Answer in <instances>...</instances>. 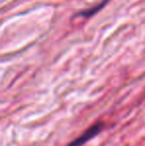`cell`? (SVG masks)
Returning a JSON list of instances; mask_svg holds the SVG:
<instances>
[{
	"label": "cell",
	"instance_id": "obj_1",
	"mask_svg": "<svg viewBox=\"0 0 145 146\" xmlns=\"http://www.w3.org/2000/svg\"><path fill=\"white\" fill-rule=\"evenodd\" d=\"M101 127H103V123L97 122L95 123L93 125H91L89 128H87L81 136L77 137L75 140H73V142H71L69 146H81L83 144H85L87 140L91 139L93 136L99 133V131L101 130Z\"/></svg>",
	"mask_w": 145,
	"mask_h": 146
}]
</instances>
